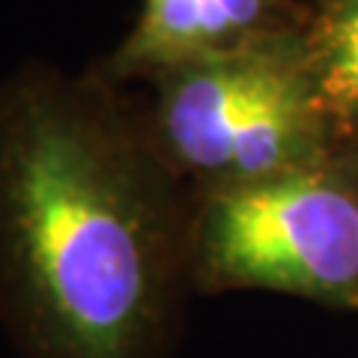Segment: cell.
Masks as SVG:
<instances>
[{
  "mask_svg": "<svg viewBox=\"0 0 358 358\" xmlns=\"http://www.w3.org/2000/svg\"><path fill=\"white\" fill-rule=\"evenodd\" d=\"M192 188L102 87H0V329L18 358H171Z\"/></svg>",
  "mask_w": 358,
  "mask_h": 358,
  "instance_id": "1",
  "label": "cell"
},
{
  "mask_svg": "<svg viewBox=\"0 0 358 358\" xmlns=\"http://www.w3.org/2000/svg\"><path fill=\"white\" fill-rule=\"evenodd\" d=\"M150 81L152 102L138 110L141 122L192 192L257 182L341 152L346 131L296 27L171 66Z\"/></svg>",
  "mask_w": 358,
  "mask_h": 358,
  "instance_id": "2",
  "label": "cell"
},
{
  "mask_svg": "<svg viewBox=\"0 0 358 358\" xmlns=\"http://www.w3.org/2000/svg\"><path fill=\"white\" fill-rule=\"evenodd\" d=\"M194 293H281L358 308V173L331 159L192 192Z\"/></svg>",
  "mask_w": 358,
  "mask_h": 358,
  "instance_id": "3",
  "label": "cell"
},
{
  "mask_svg": "<svg viewBox=\"0 0 358 358\" xmlns=\"http://www.w3.org/2000/svg\"><path fill=\"white\" fill-rule=\"evenodd\" d=\"M287 27L293 24L281 0H143L138 24L110 66L120 78H150Z\"/></svg>",
  "mask_w": 358,
  "mask_h": 358,
  "instance_id": "4",
  "label": "cell"
},
{
  "mask_svg": "<svg viewBox=\"0 0 358 358\" xmlns=\"http://www.w3.org/2000/svg\"><path fill=\"white\" fill-rule=\"evenodd\" d=\"M305 39L331 114L358 131V0H329Z\"/></svg>",
  "mask_w": 358,
  "mask_h": 358,
  "instance_id": "5",
  "label": "cell"
}]
</instances>
